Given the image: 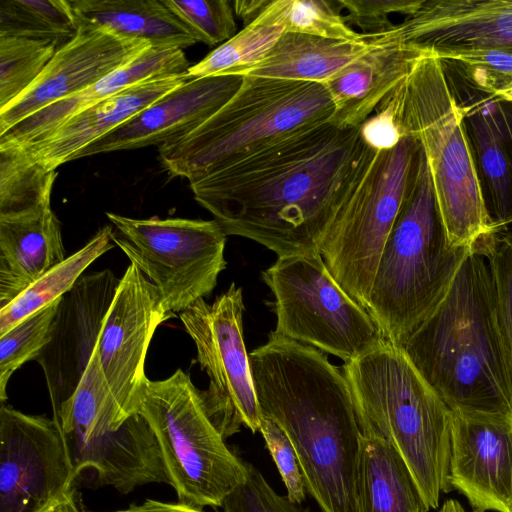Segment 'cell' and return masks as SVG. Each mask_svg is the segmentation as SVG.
Wrapping results in <instances>:
<instances>
[{"mask_svg": "<svg viewBox=\"0 0 512 512\" xmlns=\"http://www.w3.org/2000/svg\"><path fill=\"white\" fill-rule=\"evenodd\" d=\"M379 152L363 142L359 127L328 122L188 181L226 236L250 239L278 257L310 254L319 252Z\"/></svg>", "mask_w": 512, "mask_h": 512, "instance_id": "1", "label": "cell"}, {"mask_svg": "<svg viewBox=\"0 0 512 512\" xmlns=\"http://www.w3.org/2000/svg\"><path fill=\"white\" fill-rule=\"evenodd\" d=\"M249 360L261 415L290 440L306 491L322 512H356L361 430L343 371L273 331Z\"/></svg>", "mask_w": 512, "mask_h": 512, "instance_id": "2", "label": "cell"}, {"mask_svg": "<svg viewBox=\"0 0 512 512\" xmlns=\"http://www.w3.org/2000/svg\"><path fill=\"white\" fill-rule=\"evenodd\" d=\"M399 346L454 414L512 423V355L488 263L473 245L441 302Z\"/></svg>", "mask_w": 512, "mask_h": 512, "instance_id": "3", "label": "cell"}, {"mask_svg": "<svg viewBox=\"0 0 512 512\" xmlns=\"http://www.w3.org/2000/svg\"><path fill=\"white\" fill-rule=\"evenodd\" d=\"M361 433L390 443L408 466L430 508L450 484L453 412L403 349L383 339L344 363Z\"/></svg>", "mask_w": 512, "mask_h": 512, "instance_id": "4", "label": "cell"}, {"mask_svg": "<svg viewBox=\"0 0 512 512\" xmlns=\"http://www.w3.org/2000/svg\"><path fill=\"white\" fill-rule=\"evenodd\" d=\"M471 248L450 242L423 152L384 244L366 306L385 340L401 345L431 314Z\"/></svg>", "mask_w": 512, "mask_h": 512, "instance_id": "5", "label": "cell"}, {"mask_svg": "<svg viewBox=\"0 0 512 512\" xmlns=\"http://www.w3.org/2000/svg\"><path fill=\"white\" fill-rule=\"evenodd\" d=\"M324 83L243 76L234 96L201 126L159 146L163 165L188 180L223 169L331 121Z\"/></svg>", "mask_w": 512, "mask_h": 512, "instance_id": "6", "label": "cell"}, {"mask_svg": "<svg viewBox=\"0 0 512 512\" xmlns=\"http://www.w3.org/2000/svg\"><path fill=\"white\" fill-rule=\"evenodd\" d=\"M390 97L403 134L423 149L450 242L471 247L490 227L461 114L440 59L424 51Z\"/></svg>", "mask_w": 512, "mask_h": 512, "instance_id": "7", "label": "cell"}, {"mask_svg": "<svg viewBox=\"0 0 512 512\" xmlns=\"http://www.w3.org/2000/svg\"><path fill=\"white\" fill-rule=\"evenodd\" d=\"M137 413L154 433L178 502L220 508L246 479L248 462L226 444L188 373L147 379Z\"/></svg>", "mask_w": 512, "mask_h": 512, "instance_id": "8", "label": "cell"}, {"mask_svg": "<svg viewBox=\"0 0 512 512\" xmlns=\"http://www.w3.org/2000/svg\"><path fill=\"white\" fill-rule=\"evenodd\" d=\"M59 427L76 478L93 469L97 486H112L122 494L149 483L169 484L152 429L139 413L122 411L97 348L77 390L62 406Z\"/></svg>", "mask_w": 512, "mask_h": 512, "instance_id": "9", "label": "cell"}, {"mask_svg": "<svg viewBox=\"0 0 512 512\" xmlns=\"http://www.w3.org/2000/svg\"><path fill=\"white\" fill-rule=\"evenodd\" d=\"M422 156L420 143L407 134L394 148L380 151L320 245L336 282L365 309L384 244Z\"/></svg>", "mask_w": 512, "mask_h": 512, "instance_id": "10", "label": "cell"}, {"mask_svg": "<svg viewBox=\"0 0 512 512\" xmlns=\"http://www.w3.org/2000/svg\"><path fill=\"white\" fill-rule=\"evenodd\" d=\"M276 315L275 334L344 361L384 338L368 311L334 279L319 252L278 257L262 272Z\"/></svg>", "mask_w": 512, "mask_h": 512, "instance_id": "11", "label": "cell"}, {"mask_svg": "<svg viewBox=\"0 0 512 512\" xmlns=\"http://www.w3.org/2000/svg\"><path fill=\"white\" fill-rule=\"evenodd\" d=\"M114 243L157 287L164 309L181 313L209 296L226 268V235L213 220L135 219L106 212Z\"/></svg>", "mask_w": 512, "mask_h": 512, "instance_id": "12", "label": "cell"}, {"mask_svg": "<svg viewBox=\"0 0 512 512\" xmlns=\"http://www.w3.org/2000/svg\"><path fill=\"white\" fill-rule=\"evenodd\" d=\"M244 310L242 288L231 283L212 304L200 299L179 314L209 377L201 391L205 408L225 439L243 426L259 432L262 418L243 336Z\"/></svg>", "mask_w": 512, "mask_h": 512, "instance_id": "13", "label": "cell"}, {"mask_svg": "<svg viewBox=\"0 0 512 512\" xmlns=\"http://www.w3.org/2000/svg\"><path fill=\"white\" fill-rule=\"evenodd\" d=\"M76 479L56 422L1 403L0 512H41L67 495Z\"/></svg>", "mask_w": 512, "mask_h": 512, "instance_id": "14", "label": "cell"}, {"mask_svg": "<svg viewBox=\"0 0 512 512\" xmlns=\"http://www.w3.org/2000/svg\"><path fill=\"white\" fill-rule=\"evenodd\" d=\"M171 316L163 307L157 287L130 263L120 279L97 344L103 375L127 416L137 413L148 379L145 360L152 337Z\"/></svg>", "mask_w": 512, "mask_h": 512, "instance_id": "15", "label": "cell"}, {"mask_svg": "<svg viewBox=\"0 0 512 512\" xmlns=\"http://www.w3.org/2000/svg\"><path fill=\"white\" fill-rule=\"evenodd\" d=\"M120 279L110 269L83 274L59 300L48 342L35 358L58 427L62 406L77 390L97 348Z\"/></svg>", "mask_w": 512, "mask_h": 512, "instance_id": "16", "label": "cell"}, {"mask_svg": "<svg viewBox=\"0 0 512 512\" xmlns=\"http://www.w3.org/2000/svg\"><path fill=\"white\" fill-rule=\"evenodd\" d=\"M151 45L106 28L79 27L56 51L38 79L0 111V135L37 111L98 82L138 58Z\"/></svg>", "mask_w": 512, "mask_h": 512, "instance_id": "17", "label": "cell"}, {"mask_svg": "<svg viewBox=\"0 0 512 512\" xmlns=\"http://www.w3.org/2000/svg\"><path fill=\"white\" fill-rule=\"evenodd\" d=\"M443 71L461 114L489 227L506 228L512 224V100Z\"/></svg>", "mask_w": 512, "mask_h": 512, "instance_id": "18", "label": "cell"}, {"mask_svg": "<svg viewBox=\"0 0 512 512\" xmlns=\"http://www.w3.org/2000/svg\"><path fill=\"white\" fill-rule=\"evenodd\" d=\"M242 82L240 75L190 78L82 149L74 160L99 153L160 146L185 136L223 107Z\"/></svg>", "mask_w": 512, "mask_h": 512, "instance_id": "19", "label": "cell"}, {"mask_svg": "<svg viewBox=\"0 0 512 512\" xmlns=\"http://www.w3.org/2000/svg\"><path fill=\"white\" fill-rule=\"evenodd\" d=\"M378 35L433 53L512 50V0H422L413 14Z\"/></svg>", "mask_w": 512, "mask_h": 512, "instance_id": "20", "label": "cell"}, {"mask_svg": "<svg viewBox=\"0 0 512 512\" xmlns=\"http://www.w3.org/2000/svg\"><path fill=\"white\" fill-rule=\"evenodd\" d=\"M450 484L474 512H511L512 423L453 413Z\"/></svg>", "mask_w": 512, "mask_h": 512, "instance_id": "21", "label": "cell"}, {"mask_svg": "<svg viewBox=\"0 0 512 512\" xmlns=\"http://www.w3.org/2000/svg\"><path fill=\"white\" fill-rule=\"evenodd\" d=\"M190 78L183 73L141 81L73 116L41 140L18 147L46 169L56 170Z\"/></svg>", "mask_w": 512, "mask_h": 512, "instance_id": "22", "label": "cell"}, {"mask_svg": "<svg viewBox=\"0 0 512 512\" xmlns=\"http://www.w3.org/2000/svg\"><path fill=\"white\" fill-rule=\"evenodd\" d=\"M368 37L374 45L324 82L335 106L330 122L339 128L359 127L424 52L411 44Z\"/></svg>", "mask_w": 512, "mask_h": 512, "instance_id": "23", "label": "cell"}, {"mask_svg": "<svg viewBox=\"0 0 512 512\" xmlns=\"http://www.w3.org/2000/svg\"><path fill=\"white\" fill-rule=\"evenodd\" d=\"M189 62L181 49L148 48L131 63L118 68L81 92L57 101L0 135V146H24L48 136L89 107L141 81L187 73Z\"/></svg>", "mask_w": 512, "mask_h": 512, "instance_id": "24", "label": "cell"}, {"mask_svg": "<svg viewBox=\"0 0 512 512\" xmlns=\"http://www.w3.org/2000/svg\"><path fill=\"white\" fill-rule=\"evenodd\" d=\"M65 258L61 225L51 207L0 218V310Z\"/></svg>", "mask_w": 512, "mask_h": 512, "instance_id": "25", "label": "cell"}, {"mask_svg": "<svg viewBox=\"0 0 512 512\" xmlns=\"http://www.w3.org/2000/svg\"><path fill=\"white\" fill-rule=\"evenodd\" d=\"M78 28H106L155 49H185L197 40L162 0H69Z\"/></svg>", "mask_w": 512, "mask_h": 512, "instance_id": "26", "label": "cell"}, {"mask_svg": "<svg viewBox=\"0 0 512 512\" xmlns=\"http://www.w3.org/2000/svg\"><path fill=\"white\" fill-rule=\"evenodd\" d=\"M408 466L386 440L361 433L356 512H428Z\"/></svg>", "mask_w": 512, "mask_h": 512, "instance_id": "27", "label": "cell"}, {"mask_svg": "<svg viewBox=\"0 0 512 512\" xmlns=\"http://www.w3.org/2000/svg\"><path fill=\"white\" fill-rule=\"evenodd\" d=\"M373 45L366 34L357 40H336L284 32L246 75L324 83Z\"/></svg>", "mask_w": 512, "mask_h": 512, "instance_id": "28", "label": "cell"}, {"mask_svg": "<svg viewBox=\"0 0 512 512\" xmlns=\"http://www.w3.org/2000/svg\"><path fill=\"white\" fill-rule=\"evenodd\" d=\"M114 236L111 226L102 227L80 250L51 268L1 309L0 336L66 294L91 263L116 246Z\"/></svg>", "mask_w": 512, "mask_h": 512, "instance_id": "29", "label": "cell"}, {"mask_svg": "<svg viewBox=\"0 0 512 512\" xmlns=\"http://www.w3.org/2000/svg\"><path fill=\"white\" fill-rule=\"evenodd\" d=\"M56 177V170L46 169L21 147L0 146V218L50 208Z\"/></svg>", "mask_w": 512, "mask_h": 512, "instance_id": "30", "label": "cell"}, {"mask_svg": "<svg viewBox=\"0 0 512 512\" xmlns=\"http://www.w3.org/2000/svg\"><path fill=\"white\" fill-rule=\"evenodd\" d=\"M284 32L266 8L255 21L191 65L187 74L191 78L244 76L267 56Z\"/></svg>", "mask_w": 512, "mask_h": 512, "instance_id": "31", "label": "cell"}, {"mask_svg": "<svg viewBox=\"0 0 512 512\" xmlns=\"http://www.w3.org/2000/svg\"><path fill=\"white\" fill-rule=\"evenodd\" d=\"M77 32L69 0H0V36L62 42Z\"/></svg>", "mask_w": 512, "mask_h": 512, "instance_id": "32", "label": "cell"}, {"mask_svg": "<svg viewBox=\"0 0 512 512\" xmlns=\"http://www.w3.org/2000/svg\"><path fill=\"white\" fill-rule=\"evenodd\" d=\"M59 43L52 39L0 36V111L38 79Z\"/></svg>", "mask_w": 512, "mask_h": 512, "instance_id": "33", "label": "cell"}, {"mask_svg": "<svg viewBox=\"0 0 512 512\" xmlns=\"http://www.w3.org/2000/svg\"><path fill=\"white\" fill-rule=\"evenodd\" d=\"M267 11L285 32L336 40L362 36L346 23L339 0H272Z\"/></svg>", "mask_w": 512, "mask_h": 512, "instance_id": "34", "label": "cell"}, {"mask_svg": "<svg viewBox=\"0 0 512 512\" xmlns=\"http://www.w3.org/2000/svg\"><path fill=\"white\" fill-rule=\"evenodd\" d=\"M433 54L444 69L483 93L494 95L512 88V50L471 48Z\"/></svg>", "mask_w": 512, "mask_h": 512, "instance_id": "35", "label": "cell"}, {"mask_svg": "<svg viewBox=\"0 0 512 512\" xmlns=\"http://www.w3.org/2000/svg\"><path fill=\"white\" fill-rule=\"evenodd\" d=\"M60 300V299H59ZM59 300L30 315L0 336V400L12 374L25 362L35 360L48 342Z\"/></svg>", "mask_w": 512, "mask_h": 512, "instance_id": "36", "label": "cell"}, {"mask_svg": "<svg viewBox=\"0 0 512 512\" xmlns=\"http://www.w3.org/2000/svg\"><path fill=\"white\" fill-rule=\"evenodd\" d=\"M473 246L488 263L498 317L512 355V231L507 227L490 229Z\"/></svg>", "mask_w": 512, "mask_h": 512, "instance_id": "37", "label": "cell"}, {"mask_svg": "<svg viewBox=\"0 0 512 512\" xmlns=\"http://www.w3.org/2000/svg\"><path fill=\"white\" fill-rule=\"evenodd\" d=\"M197 42L223 44L237 32L232 2L228 0H162Z\"/></svg>", "mask_w": 512, "mask_h": 512, "instance_id": "38", "label": "cell"}, {"mask_svg": "<svg viewBox=\"0 0 512 512\" xmlns=\"http://www.w3.org/2000/svg\"><path fill=\"white\" fill-rule=\"evenodd\" d=\"M220 508V512H310L287 495L278 494L250 463L246 479L226 496Z\"/></svg>", "mask_w": 512, "mask_h": 512, "instance_id": "39", "label": "cell"}, {"mask_svg": "<svg viewBox=\"0 0 512 512\" xmlns=\"http://www.w3.org/2000/svg\"><path fill=\"white\" fill-rule=\"evenodd\" d=\"M422 0H339L346 11V23L356 26L361 34H380L390 30L394 23L391 14H413Z\"/></svg>", "mask_w": 512, "mask_h": 512, "instance_id": "40", "label": "cell"}, {"mask_svg": "<svg viewBox=\"0 0 512 512\" xmlns=\"http://www.w3.org/2000/svg\"><path fill=\"white\" fill-rule=\"evenodd\" d=\"M259 432L274 460L287 491V497L302 504L306 488L295 450L283 430L271 419L261 418Z\"/></svg>", "mask_w": 512, "mask_h": 512, "instance_id": "41", "label": "cell"}, {"mask_svg": "<svg viewBox=\"0 0 512 512\" xmlns=\"http://www.w3.org/2000/svg\"><path fill=\"white\" fill-rule=\"evenodd\" d=\"M363 142L377 151L394 148L404 134L398 122L390 93L381 101L374 113L360 126Z\"/></svg>", "mask_w": 512, "mask_h": 512, "instance_id": "42", "label": "cell"}, {"mask_svg": "<svg viewBox=\"0 0 512 512\" xmlns=\"http://www.w3.org/2000/svg\"><path fill=\"white\" fill-rule=\"evenodd\" d=\"M116 512H204V510L201 507L181 502H162L147 499L139 505L132 504L128 508Z\"/></svg>", "mask_w": 512, "mask_h": 512, "instance_id": "43", "label": "cell"}, {"mask_svg": "<svg viewBox=\"0 0 512 512\" xmlns=\"http://www.w3.org/2000/svg\"><path fill=\"white\" fill-rule=\"evenodd\" d=\"M272 0H236L232 2L235 14L243 21L244 26L255 21L267 8Z\"/></svg>", "mask_w": 512, "mask_h": 512, "instance_id": "44", "label": "cell"}, {"mask_svg": "<svg viewBox=\"0 0 512 512\" xmlns=\"http://www.w3.org/2000/svg\"><path fill=\"white\" fill-rule=\"evenodd\" d=\"M41 512H90L84 508L73 488L67 495Z\"/></svg>", "mask_w": 512, "mask_h": 512, "instance_id": "45", "label": "cell"}, {"mask_svg": "<svg viewBox=\"0 0 512 512\" xmlns=\"http://www.w3.org/2000/svg\"><path fill=\"white\" fill-rule=\"evenodd\" d=\"M440 512H466L462 505L454 499H449L444 502Z\"/></svg>", "mask_w": 512, "mask_h": 512, "instance_id": "46", "label": "cell"}, {"mask_svg": "<svg viewBox=\"0 0 512 512\" xmlns=\"http://www.w3.org/2000/svg\"><path fill=\"white\" fill-rule=\"evenodd\" d=\"M494 95L506 100H512V88Z\"/></svg>", "mask_w": 512, "mask_h": 512, "instance_id": "47", "label": "cell"}, {"mask_svg": "<svg viewBox=\"0 0 512 512\" xmlns=\"http://www.w3.org/2000/svg\"><path fill=\"white\" fill-rule=\"evenodd\" d=\"M511 512H512V510H511Z\"/></svg>", "mask_w": 512, "mask_h": 512, "instance_id": "48", "label": "cell"}]
</instances>
